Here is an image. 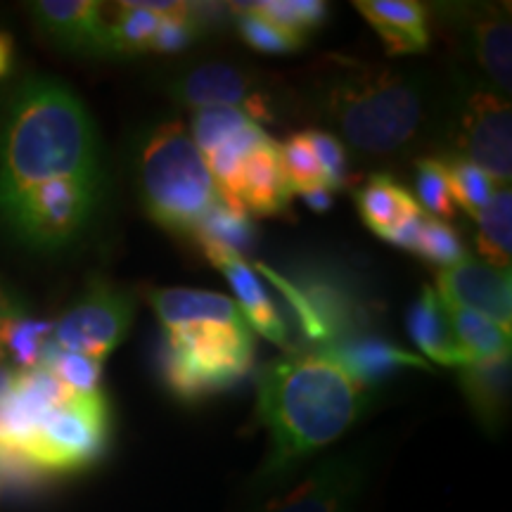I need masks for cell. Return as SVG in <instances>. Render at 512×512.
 I'll use <instances>...</instances> for the list:
<instances>
[{
  "label": "cell",
  "instance_id": "e575fe53",
  "mask_svg": "<svg viewBox=\"0 0 512 512\" xmlns=\"http://www.w3.org/2000/svg\"><path fill=\"white\" fill-rule=\"evenodd\" d=\"M309 140L313 145V152H316L320 169H323L325 176V185L328 190H339L344 188L349 181L347 176V147L342 145V140L337 136H332L330 131H323V128H309Z\"/></svg>",
  "mask_w": 512,
  "mask_h": 512
},
{
  "label": "cell",
  "instance_id": "44dd1931",
  "mask_svg": "<svg viewBox=\"0 0 512 512\" xmlns=\"http://www.w3.org/2000/svg\"><path fill=\"white\" fill-rule=\"evenodd\" d=\"M460 387L479 425L486 432L501 430L510 403V356L460 368Z\"/></svg>",
  "mask_w": 512,
  "mask_h": 512
},
{
  "label": "cell",
  "instance_id": "836d02e7",
  "mask_svg": "<svg viewBox=\"0 0 512 512\" xmlns=\"http://www.w3.org/2000/svg\"><path fill=\"white\" fill-rule=\"evenodd\" d=\"M415 192H418L420 207L430 209L437 219L444 221L456 216V202H453L451 188H448L446 166L441 159L427 157L415 162Z\"/></svg>",
  "mask_w": 512,
  "mask_h": 512
},
{
  "label": "cell",
  "instance_id": "30bf717a",
  "mask_svg": "<svg viewBox=\"0 0 512 512\" xmlns=\"http://www.w3.org/2000/svg\"><path fill=\"white\" fill-rule=\"evenodd\" d=\"M190 136L207 162L223 202L233 195L245 159L268 140L264 128L233 107H214L192 114Z\"/></svg>",
  "mask_w": 512,
  "mask_h": 512
},
{
  "label": "cell",
  "instance_id": "8fae6325",
  "mask_svg": "<svg viewBox=\"0 0 512 512\" xmlns=\"http://www.w3.org/2000/svg\"><path fill=\"white\" fill-rule=\"evenodd\" d=\"M368 477L361 451L332 456L256 512H354Z\"/></svg>",
  "mask_w": 512,
  "mask_h": 512
},
{
  "label": "cell",
  "instance_id": "9c48e42d",
  "mask_svg": "<svg viewBox=\"0 0 512 512\" xmlns=\"http://www.w3.org/2000/svg\"><path fill=\"white\" fill-rule=\"evenodd\" d=\"M136 304L131 294L98 283L53 325V344L105 363L131 330Z\"/></svg>",
  "mask_w": 512,
  "mask_h": 512
},
{
  "label": "cell",
  "instance_id": "277c9868",
  "mask_svg": "<svg viewBox=\"0 0 512 512\" xmlns=\"http://www.w3.org/2000/svg\"><path fill=\"white\" fill-rule=\"evenodd\" d=\"M138 188L147 216L178 238H197L204 219L223 200L207 162L178 121L159 124L145 136Z\"/></svg>",
  "mask_w": 512,
  "mask_h": 512
},
{
  "label": "cell",
  "instance_id": "ac0fdd59",
  "mask_svg": "<svg viewBox=\"0 0 512 512\" xmlns=\"http://www.w3.org/2000/svg\"><path fill=\"white\" fill-rule=\"evenodd\" d=\"M259 271H264L268 280L283 292V297L292 304L294 313H297L299 325H302V330L311 339L330 342L347 325V299H344V294L332 290L330 285H297L294 280H287L285 275L275 273L266 266H259Z\"/></svg>",
  "mask_w": 512,
  "mask_h": 512
},
{
  "label": "cell",
  "instance_id": "74e56055",
  "mask_svg": "<svg viewBox=\"0 0 512 512\" xmlns=\"http://www.w3.org/2000/svg\"><path fill=\"white\" fill-rule=\"evenodd\" d=\"M15 316H17V313L12 311L8 297H5V292L0 290V344H3L5 330H8V325L12 323V318H15ZM0 358H3V351H0Z\"/></svg>",
  "mask_w": 512,
  "mask_h": 512
},
{
  "label": "cell",
  "instance_id": "4dcf8cb0",
  "mask_svg": "<svg viewBox=\"0 0 512 512\" xmlns=\"http://www.w3.org/2000/svg\"><path fill=\"white\" fill-rule=\"evenodd\" d=\"M238 8V34L249 48L259 50L268 55H287L297 53L306 46L304 38L294 36L292 31H285L278 24L268 22V19L254 15L247 5H233Z\"/></svg>",
  "mask_w": 512,
  "mask_h": 512
},
{
  "label": "cell",
  "instance_id": "83f0119b",
  "mask_svg": "<svg viewBox=\"0 0 512 512\" xmlns=\"http://www.w3.org/2000/svg\"><path fill=\"white\" fill-rule=\"evenodd\" d=\"M247 8L304 41L323 27L328 17V3L323 0H266V3H247Z\"/></svg>",
  "mask_w": 512,
  "mask_h": 512
},
{
  "label": "cell",
  "instance_id": "d4e9b609",
  "mask_svg": "<svg viewBox=\"0 0 512 512\" xmlns=\"http://www.w3.org/2000/svg\"><path fill=\"white\" fill-rule=\"evenodd\" d=\"M446 306L448 320H451L453 335L458 344L470 356V361H491V358L510 356V332H505L494 320L479 316V313Z\"/></svg>",
  "mask_w": 512,
  "mask_h": 512
},
{
  "label": "cell",
  "instance_id": "d590c367",
  "mask_svg": "<svg viewBox=\"0 0 512 512\" xmlns=\"http://www.w3.org/2000/svg\"><path fill=\"white\" fill-rule=\"evenodd\" d=\"M302 200L306 202V207L316 211V214H325V211H330L332 204H335V200H332V192L325 190V188L304 192Z\"/></svg>",
  "mask_w": 512,
  "mask_h": 512
},
{
  "label": "cell",
  "instance_id": "5b68a950",
  "mask_svg": "<svg viewBox=\"0 0 512 512\" xmlns=\"http://www.w3.org/2000/svg\"><path fill=\"white\" fill-rule=\"evenodd\" d=\"M254 366V335L242 311L164 330L162 380L176 399L197 403L238 384Z\"/></svg>",
  "mask_w": 512,
  "mask_h": 512
},
{
  "label": "cell",
  "instance_id": "5bb4252c",
  "mask_svg": "<svg viewBox=\"0 0 512 512\" xmlns=\"http://www.w3.org/2000/svg\"><path fill=\"white\" fill-rule=\"evenodd\" d=\"M200 245L204 249V256L211 261V266L219 268V271L226 275L235 297H238L235 304L240 306L249 328L259 332V335H264L268 342L287 349V328L283 318H280L278 309H275L271 294H268L266 287L261 285L259 275H256L254 268L245 261V256L226 245H219V242L202 240Z\"/></svg>",
  "mask_w": 512,
  "mask_h": 512
},
{
  "label": "cell",
  "instance_id": "3957f363",
  "mask_svg": "<svg viewBox=\"0 0 512 512\" xmlns=\"http://www.w3.org/2000/svg\"><path fill=\"white\" fill-rule=\"evenodd\" d=\"M316 110L366 157H394L411 147L430 119L425 76L380 64H330L316 81Z\"/></svg>",
  "mask_w": 512,
  "mask_h": 512
},
{
  "label": "cell",
  "instance_id": "ba28073f",
  "mask_svg": "<svg viewBox=\"0 0 512 512\" xmlns=\"http://www.w3.org/2000/svg\"><path fill=\"white\" fill-rule=\"evenodd\" d=\"M166 93L190 110L233 107L254 124H273L280 117L273 83L254 69L238 64L209 62L183 69L166 81Z\"/></svg>",
  "mask_w": 512,
  "mask_h": 512
},
{
  "label": "cell",
  "instance_id": "603a6c76",
  "mask_svg": "<svg viewBox=\"0 0 512 512\" xmlns=\"http://www.w3.org/2000/svg\"><path fill=\"white\" fill-rule=\"evenodd\" d=\"M169 3H119L107 17V55L150 53Z\"/></svg>",
  "mask_w": 512,
  "mask_h": 512
},
{
  "label": "cell",
  "instance_id": "8992f818",
  "mask_svg": "<svg viewBox=\"0 0 512 512\" xmlns=\"http://www.w3.org/2000/svg\"><path fill=\"white\" fill-rule=\"evenodd\" d=\"M110 411L100 394H67L48 408L19 448L17 458L48 472H74L105 453Z\"/></svg>",
  "mask_w": 512,
  "mask_h": 512
},
{
  "label": "cell",
  "instance_id": "2e32d148",
  "mask_svg": "<svg viewBox=\"0 0 512 512\" xmlns=\"http://www.w3.org/2000/svg\"><path fill=\"white\" fill-rule=\"evenodd\" d=\"M38 27L62 48L107 55V12L95 0H38L31 3Z\"/></svg>",
  "mask_w": 512,
  "mask_h": 512
},
{
  "label": "cell",
  "instance_id": "d6a6232c",
  "mask_svg": "<svg viewBox=\"0 0 512 512\" xmlns=\"http://www.w3.org/2000/svg\"><path fill=\"white\" fill-rule=\"evenodd\" d=\"M413 254L432 261L441 268H451L467 259L465 245L460 235L437 216H422L418 240H415Z\"/></svg>",
  "mask_w": 512,
  "mask_h": 512
},
{
  "label": "cell",
  "instance_id": "ffe728a7",
  "mask_svg": "<svg viewBox=\"0 0 512 512\" xmlns=\"http://www.w3.org/2000/svg\"><path fill=\"white\" fill-rule=\"evenodd\" d=\"M358 214L377 238L389 240L396 230L425 214L418 200L389 174H375L356 192Z\"/></svg>",
  "mask_w": 512,
  "mask_h": 512
},
{
  "label": "cell",
  "instance_id": "4316f807",
  "mask_svg": "<svg viewBox=\"0 0 512 512\" xmlns=\"http://www.w3.org/2000/svg\"><path fill=\"white\" fill-rule=\"evenodd\" d=\"M50 342H53V325L15 316L5 330L0 351L17 363V373H27V370L41 368Z\"/></svg>",
  "mask_w": 512,
  "mask_h": 512
},
{
  "label": "cell",
  "instance_id": "7402d4cb",
  "mask_svg": "<svg viewBox=\"0 0 512 512\" xmlns=\"http://www.w3.org/2000/svg\"><path fill=\"white\" fill-rule=\"evenodd\" d=\"M335 354L342 366L363 382L366 387H373L375 382L384 380L396 370L401 368H418V370H432L425 358L411 354V351L394 347V344L384 342V339L363 337L354 339V342H342L335 347H328Z\"/></svg>",
  "mask_w": 512,
  "mask_h": 512
},
{
  "label": "cell",
  "instance_id": "7a4b0ae2",
  "mask_svg": "<svg viewBox=\"0 0 512 512\" xmlns=\"http://www.w3.org/2000/svg\"><path fill=\"white\" fill-rule=\"evenodd\" d=\"M370 406V387L358 382L328 347L292 351L259 375V413L268 453L259 482H278L311 456L342 439Z\"/></svg>",
  "mask_w": 512,
  "mask_h": 512
},
{
  "label": "cell",
  "instance_id": "f546056e",
  "mask_svg": "<svg viewBox=\"0 0 512 512\" xmlns=\"http://www.w3.org/2000/svg\"><path fill=\"white\" fill-rule=\"evenodd\" d=\"M254 238H256V230L247 211L230 207V204L221 200L219 207L204 219L195 240L219 242V245H226L230 249H235L238 254H242L245 249L254 245Z\"/></svg>",
  "mask_w": 512,
  "mask_h": 512
},
{
  "label": "cell",
  "instance_id": "9a60e30c",
  "mask_svg": "<svg viewBox=\"0 0 512 512\" xmlns=\"http://www.w3.org/2000/svg\"><path fill=\"white\" fill-rule=\"evenodd\" d=\"M290 200L292 188L280 162V145L268 138L245 159L226 204L247 214L278 216L290 207Z\"/></svg>",
  "mask_w": 512,
  "mask_h": 512
},
{
  "label": "cell",
  "instance_id": "f35d334b",
  "mask_svg": "<svg viewBox=\"0 0 512 512\" xmlns=\"http://www.w3.org/2000/svg\"><path fill=\"white\" fill-rule=\"evenodd\" d=\"M0 361H3V358H0ZM8 380H10V375L0 370V392H3V389H5V384H8Z\"/></svg>",
  "mask_w": 512,
  "mask_h": 512
},
{
  "label": "cell",
  "instance_id": "4fadbf2b",
  "mask_svg": "<svg viewBox=\"0 0 512 512\" xmlns=\"http://www.w3.org/2000/svg\"><path fill=\"white\" fill-rule=\"evenodd\" d=\"M441 302L494 320L505 332L512 323L510 268H494L467 256L465 261L441 268L437 275Z\"/></svg>",
  "mask_w": 512,
  "mask_h": 512
},
{
  "label": "cell",
  "instance_id": "d6986e66",
  "mask_svg": "<svg viewBox=\"0 0 512 512\" xmlns=\"http://www.w3.org/2000/svg\"><path fill=\"white\" fill-rule=\"evenodd\" d=\"M406 323L408 335H411L415 347L427 358H432L434 363L458 370L472 363L465 349L458 344L456 335H453L446 306L432 287H422L418 299H415L411 311H408Z\"/></svg>",
  "mask_w": 512,
  "mask_h": 512
},
{
  "label": "cell",
  "instance_id": "e0dca14e",
  "mask_svg": "<svg viewBox=\"0 0 512 512\" xmlns=\"http://www.w3.org/2000/svg\"><path fill=\"white\" fill-rule=\"evenodd\" d=\"M356 10L382 38L389 55H420L430 48L427 10L415 0H356Z\"/></svg>",
  "mask_w": 512,
  "mask_h": 512
},
{
  "label": "cell",
  "instance_id": "cb8c5ba5",
  "mask_svg": "<svg viewBox=\"0 0 512 512\" xmlns=\"http://www.w3.org/2000/svg\"><path fill=\"white\" fill-rule=\"evenodd\" d=\"M477 247L484 264L494 268H510L512 261V192L501 185L479 214Z\"/></svg>",
  "mask_w": 512,
  "mask_h": 512
},
{
  "label": "cell",
  "instance_id": "8d00e7d4",
  "mask_svg": "<svg viewBox=\"0 0 512 512\" xmlns=\"http://www.w3.org/2000/svg\"><path fill=\"white\" fill-rule=\"evenodd\" d=\"M12 55H15V50H12V38H10V34H5V31H0V79H3L5 74H10V69H12Z\"/></svg>",
  "mask_w": 512,
  "mask_h": 512
},
{
  "label": "cell",
  "instance_id": "1f68e13d",
  "mask_svg": "<svg viewBox=\"0 0 512 512\" xmlns=\"http://www.w3.org/2000/svg\"><path fill=\"white\" fill-rule=\"evenodd\" d=\"M280 162H283L292 195L294 192L304 195V192L318 190V188L328 190L323 169H320L318 157L316 152H313V145L306 131L297 133V136H292L285 145H280Z\"/></svg>",
  "mask_w": 512,
  "mask_h": 512
},
{
  "label": "cell",
  "instance_id": "7c38bea8",
  "mask_svg": "<svg viewBox=\"0 0 512 512\" xmlns=\"http://www.w3.org/2000/svg\"><path fill=\"white\" fill-rule=\"evenodd\" d=\"M441 15L463 34L465 46L494 83L498 95L512 91L510 5H441Z\"/></svg>",
  "mask_w": 512,
  "mask_h": 512
},
{
  "label": "cell",
  "instance_id": "6da1fadb",
  "mask_svg": "<svg viewBox=\"0 0 512 512\" xmlns=\"http://www.w3.org/2000/svg\"><path fill=\"white\" fill-rule=\"evenodd\" d=\"M100 152L83 102L67 86L34 81L12 102L0 140V214L19 240L60 249L100 200Z\"/></svg>",
  "mask_w": 512,
  "mask_h": 512
},
{
  "label": "cell",
  "instance_id": "484cf974",
  "mask_svg": "<svg viewBox=\"0 0 512 512\" xmlns=\"http://www.w3.org/2000/svg\"><path fill=\"white\" fill-rule=\"evenodd\" d=\"M441 162L446 166L448 188H451L453 202L460 204L477 221L479 214L486 209V204L491 202V197H494V192L501 185H496L494 178L484 174L479 166L465 162V159L444 157Z\"/></svg>",
  "mask_w": 512,
  "mask_h": 512
},
{
  "label": "cell",
  "instance_id": "f1b7e54d",
  "mask_svg": "<svg viewBox=\"0 0 512 512\" xmlns=\"http://www.w3.org/2000/svg\"><path fill=\"white\" fill-rule=\"evenodd\" d=\"M41 368H46L69 394H100V361H93V358L81 354H72V351H64L50 342Z\"/></svg>",
  "mask_w": 512,
  "mask_h": 512
},
{
  "label": "cell",
  "instance_id": "52a82bcc",
  "mask_svg": "<svg viewBox=\"0 0 512 512\" xmlns=\"http://www.w3.org/2000/svg\"><path fill=\"white\" fill-rule=\"evenodd\" d=\"M446 157L479 166L496 185L512 178L510 100L494 88L458 86L446 119Z\"/></svg>",
  "mask_w": 512,
  "mask_h": 512
}]
</instances>
